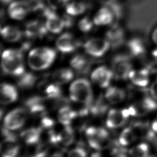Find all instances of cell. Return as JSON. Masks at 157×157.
Wrapping results in <instances>:
<instances>
[{
    "instance_id": "1",
    "label": "cell",
    "mask_w": 157,
    "mask_h": 157,
    "mask_svg": "<svg viewBox=\"0 0 157 157\" xmlns=\"http://www.w3.org/2000/svg\"><path fill=\"white\" fill-rule=\"evenodd\" d=\"M21 52V49H7L3 53L2 68L5 73L13 76L23 74L24 66Z\"/></svg>"
},
{
    "instance_id": "2",
    "label": "cell",
    "mask_w": 157,
    "mask_h": 157,
    "mask_svg": "<svg viewBox=\"0 0 157 157\" xmlns=\"http://www.w3.org/2000/svg\"><path fill=\"white\" fill-rule=\"evenodd\" d=\"M56 57V52L49 48L33 49L28 57V63L32 69L40 70L48 68Z\"/></svg>"
},
{
    "instance_id": "3",
    "label": "cell",
    "mask_w": 157,
    "mask_h": 157,
    "mask_svg": "<svg viewBox=\"0 0 157 157\" xmlns=\"http://www.w3.org/2000/svg\"><path fill=\"white\" fill-rule=\"evenodd\" d=\"M70 98L75 102L91 107L92 104V91L89 82L85 79L74 81L70 87Z\"/></svg>"
},
{
    "instance_id": "4",
    "label": "cell",
    "mask_w": 157,
    "mask_h": 157,
    "mask_svg": "<svg viewBox=\"0 0 157 157\" xmlns=\"http://www.w3.org/2000/svg\"><path fill=\"white\" fill-rule=\"evenodd\" d=\"M112 68L113 75L117 79L124 80L128 78L132 70V64L129 55L118 54L112 60Z\"/></svg>"
},
{
    "instance_id": "5",
    "label": "cell",
    "mask_w": 157,
    "mask_h": 157,
    "mask_svg": "<svg viewBox=\"0 0 157 157\" xmlns=\"http://www.w3.org/2000/svg\"><path fill=\"white\" fill-rule=\"evenodd\" d=\"M86 136L90 147L93 149L101 150L106 147L108 143V132L102 128L91 127L86 130Z\"/></svg>"
},
{
    "instance_id": "6",
    "label": "cell",
    "mask_w": 157,
    "mask_h": 157,
    "mask_svg": "<svg viewBox=\"0 0 157 157\" xmlns=\"http://www.w3.org/2000/svg\"><path fill=\"white\" fill-rule=\"evenodd\" d=\"M6 128L2 129L4 140L1 145L0 151L3 157L16 156L19 151V146L17 144L16 137L9 132Z\"/></svg>"
},
{
    "instance_id": "7",
    "label": "cell",
    "mask_w": 157,
    "mask_h": 157,
    "mask_svg": "<svg viewBox=\"0 0 157 157\" xmlns=\"http://www.w3.org/2000/svg\"><path fill=\"white\" fill-rule=\"evenodd\" d=\"M110 44L107 39L94 38L87 41L84 45L85 51L90 55L100 57L107 52Z\"/></svg>"
},
{
    "instance_id": "8",
    "label": "cell",
    "mask_w": 157,
    "mask_h": 157,
    "mask_svg": "<svg viewBox=\"0 0 157 157\" xmlns=\"http://www.w3.org/2000/svg\"><path fill=\"white\" fill-rule=\"evenodd\" d=\"M130 117L128 108L121 110L113 109L108 113L106 125L112 129L121 127L124 125Z\"/></svg>"
},
{
    "instance_id": "9",
    "label": "cell",
    "mask_w": 157,
    "mask_h": 157,
    "mask_svg": "<svg viewBox=\"0 0 157 157\" xmlns=\"http://www.w3.org/2000/svg\"><path fill=\"white\" fill-rule=\"evenodd\" d=\"M25 120V110L22 108H17L6 117L4 120V127L8 130L18 129L23 125Z\"/></svg>"
},
{
    "instance_id": "10",
    "label": "cell",
    "mask_w": 157,
    "mask_h": 157,
    "mask_svg": "<svg viewBox=\"0 0 157 157\" xmlns=\"http://www.w3.org/2000/svg\"><path fill=\"white\" fill-rule=\"evenodd\" d=\"M44 17L46 18V26L47 30L52 33L57 34L61 32L65 28L62 17H59L52 9L48 8Z\"/></svg>"
},
{
    "instance_id": "11",
    "label": "cell",
    "mask_w": 157,
    "mask_h": 157,
    "mask_svg": "<svg viewBox=\"0 0 157 157\" xmlns=\"http://www.w3.org/2000/svg\"><path fill=\"white\" fill-rule=\"evenodd\" d=\"M30 6L25 0L13 2L9 6L8 13L9 16L15 20L24 19L30 12Z\"/></svg>"
},
{
    "instance_id": "12",
    "label": "cell",
    "mask_w": 157,
    "mask_h": 157,
    "mask_svg": "<svg viewBox=\"0 0 157 157\" xmlns=\"http://www.w3.org/2000/svg\"><path fill=\"white\" fill-rule=\"evenodd\" d=\"M106 33V38L113 48H117L124 42V31L118 24L114 23Z\"/></svg>"
},
{
    "instance_id": "13",
    "label": "cell",
    "mask_w": 157,
    "mask_h": 157,
    "mask_svg": "<svg viewBox=\"0 0 157 157\" xmlns=\"http://www.w3.org/2000/svg\"><path fill=\"white\" fill-rule=\"evenodd\" d=\"M113 72L105 66L96 69L92 74L91 78L94 83L101 87H108L110 84Z\"/></svg>"
},
{
    "instance_id": "14",
    "label": "cell",
    "mask_w": 157,
    "mask_h": 157,
    "mask_svg": "<svg viewBox=\"0 0 157 157\" xmlns=\"http://www.w3.org/2000/svg\"><path fill=\"white\" fill-rule=\"evenodd\" d=\"M47 31L44 23L39 20H34L26 23L24 34L29 38H43L47 34Z\"/></svg>"
},
{
    "instance_id": "15",
    "label": "cell",
    "mask_w": 157,
    "mask_h": 157,
    "mask_svg": "<svg viewBox=\"0 0 157 157\" xmlns=\"http://www.w3.org/2000/svg\"><path fill=\"white\" fill-rule=\"evenodd\" d=\"M150 72L147 68L132 70L128 78L134 85L140 87H146L150 83Z\"/></svg>"
},
{
    "instance_id": "16",
    "label": "cell",
    "mask_w": 157,
    "mask_h": 157,
    "mask_svg": "<svg viewBox=\"0 0 157 157\" xmlns=\"http://www.w3.org/2000/svg\"><path fill=\"white\" fill-rule=\"evenodd\" d=\"M56 45L58 49L62 53H68L74 51L78 46V43L72 34L65 33L57 38Z\"/></svg>"
},
{
    "instance_id": "17",
    "label": "cell",
    "mask_w": 157,
    "mask_h": 157,
    "mask_svg": "<svg viewBox=\"0 0 157 157\" xmlns=\"http://www.w3.org/2000/svg\"><path fill=\"white\" fill-rule=\"evenodd\" d=\"M132 128L137 138L147 140H155V134L151 129V125L142 121H137L133 123Z\"/></svg>"
},
{
    "instance_id": "18",
    "label": "cell",
    "mask_w": 157,
    "mask_h": 157,
    "mask_svg": "<svg viewBox=\"0 0 157 157\" xmlns=\"http://www.w3.org/2000/svg\"><path fill=\"white\" fill-rule=\"evenodd\" d=\"M94 22L97 26L112 25L116 23L112 11L107 6H104L98 10L94 17Z\"/></svg>"
},
{
    "instance_id": "19",
    "label": "cell",
    "mask_w": 157,
    "mask_h": 157,
    "mask_svg": "<svg viewBox=\"0 0 157 157\" xmlns=\"http://www.w3.org/2000/svg\"><path fill=\"white\" fill-rule=\"evenodd\" d=\"M18 94L15 86L3 83L1 86V102L2 104H8L17 100Z\"/></svg>"
},
{
    "instance_id": "20",
    "label": "cell",
    "mask_w": 157,
    "mask_h": 157,
    "mask_svg": "<svg viewBox=\"0 0 157 157\" xmlns=\"http://www.w3.org/2000/svg\"><path fill=\"white\" fill-rule=\"evenodd\" d=\"M127 47L130 54L134 57H142L146 52L144 41L138 37H134L130 39L127 43Z\"/></svg>"
},
{
    "instance_id": "21",
    "label": "cell",
    "mask_w": 157,
    "mask_h": 157,
    "mask_svg": "<svg viewBox=\"0 0 157 157\" xmlns=\"http://www.w3.org/2000/svg\"><path fill=\"white\" fill-rule=\"evenodd\" d=\"M105 97L108 101L117 104L123 101L126 97V93L124 90L117 87H109L106 91Z\"/></svg>"
},
{
    "instance_id": "22",
    "label": "cell",
    "mask_w": 157,
    "mask_h": 157,
    "mask_svg": "<svg viewBox=\"0 0 157 157\" xmlns=\"http://www.w3.org/2000/svg\"><path fill=\"white\" fill-rule=\"evenodd\" d=\"M1 35L4 40L8 42L14 43L21 38L22 32L16 27L6 26L2 29Z\"/></svg>"
},
{
    "instance_id": "23",
    "label": "cell",
    "mask_w": 157,
    "mask_h": 157,
    "mask_svg": "<svg viewBox=\"0 0 157 157\" xmlns=\"http://www.w3.org/2000/svg\"><path fill=\"white\" fill-rule=\"evenodd\" d=\"M70 64L72 68L81 74H86L88 72L90 66L89 60L85 56L81 55L73 57Z\"/></svg>"
},
{
    "instance_id": "24",
    "label": "cell",
    "mask_w": 157,
    "mask_h": 157,
    "mask_svg": "<svg viewBox=\"0 0 157 157\" xmlns=\"http://www.w3.org/2000/svg\"><path fill=\"white\" fill-rule=\"evenodd\" d=\"M90 5L85 2L75 1L68 3L66 6L67 13L72 16L82 15L89 8Z\"/></svg>"
},
{
    "instance_id": "25",
    "label": "cell",
    "mask_w": 157,
    "mask_h": 157,
    "mask_svg": "<svg viewBox=\"0 0 157 157\" xmlns=\"http://www.w3.org/2000/svg\"><path fill=\"white\" fill-rule=\"evenodd\" d=\"M77 113L68 106H64L59 109L58 119L60 123L64 125H69L77 116Z\"/></svg>"
},
{
    "instance_id": "26",
    "label": "cell",
    "mask_w": 157,
    "mask_h": 157,
    "mask_svg": "<svg viewBox=\"0 0 157 157\" xmlns=\"http://www.w3.org/2000/svg\"><path fill=\"white\" fill-rule=\"evenodd\" d=\"M26 106L33 114H43L45 112V106L43 105V99L34 97L29 99L25 102Z\"/></svg>"
},
{
    "instance_id": "27",
    "label": "cell",
    "mask_w": 157,
    "mask_h": 157,
    "mask_svg": "<svg viewBox=\"0 0 157 157\" xmlns=\"http://www.w3.org/2000/svg\"><path fill=\"white\" fill-rule=\"evenodd\" d=\"M40 134V128H32L24 131L21 133V137L26 144H35L39 140Z\"/></svg>"
},
{
    "instance_id": "28",
    "label": "cell",
    "mask_w": 157,
    "mask_h": 157,
    "mask_svg": "<svg viewBox=\"0 0 157 157\" xmlns=\"http://www.w3.org/2000/svg\"><path fill=\"white\" fill-rule=\"evenodd\" d=\"M138 138L132 127L126 128L119 136V144L122 147L128 146L135 142Z\"/></svg>"
},
{
    "instance_id": "29",
    "label": "cell",
    "mask_w": 157,
    "mask_h": 157,
    "mask_svg": "<svg viewBox=\"0 0 157 157\" xmlns=\"http://www.w3.org/2000/svg\"><path fill=\"white\" fill-rule=\"evenodd\" d=\"M53 79L58 84L68 83L74 77L72 70L69 69H62L56 71L53 76Z\"/></svg>"
},
{
    "instance_id": "30",
    "label": "cell",
    "mask_w": 157,
    "mask_h": 157,
    "mask_svg": "<svg viewBox=\"0 0 157 157\" xmlns=\"http://www.w3.org/2000/svg\"><path fill=\"white\" fill-rule=\"evenodd\" d=\"M59 142L62 144L68 146L71 144L74 140V133L71 128L69 125L66 127L57 135Z\"/></svg>"
},
{
    "instance_id": "31",
    "label": "cell",
    "mask_w": 157,
    "mask_h": 157,
    "mask_svg": "<svg viewBox=\"0 0 157 157\" xmlns=\"http://www.w3.org/2000/svg\"><path fill=\"white\" fill-rule=\"evenodd\" d=\"M128 153L132 157H147L150 154V147L146 143H141L132 147Z\"/></svg>"
},
{
    "instance_id": "32",
    "label": "cell",
    "mask_w": 157,
    "mask_h": 157,
    "mask_svg": "<svg viewBox=\"0 0 157 157\" xmlns=\"http://www.w3.org/2000/svg\"><path fill=\"white\" fill-rule=\"evenodd\" d=\"M36 80V77L31 73L22 74L18 81V85L22 89H30L34 85Z\"/></svg>"
},
{
    "instance_id": "33",
    "label": "cell",
    "mask_w": 157,
    "mask_h": 157,
    "mask_svg": "<svg viewBox=\"0 0 157 157\" xmlns=\"http://www.w3.org/2000/svg\"><path fill=\"white\" fill-rule=\"evenodd\" d=\"M108 106L102 98L100 97L94 104H92L90 110L92 114L96 116H100L104 114L107 109Z\"/></svg>"
},
{
    "instance_id": "34",
    "label": "cell",
    "mask_w": 157,
    "mask_h": 157,
    "mask_svg": "<svg viewBox=\"0 0 157 157\" xmlns=\"http://www.w3.org/2000/svg\"><path fill=\"white\" fill-rule=\"evenodd\" d=\"M94 21L89 17H85L81 19L78 22L79 29L82 32L84 33H88L90 32L94 28Z\"/></svg>"
},
{
    "instance_id": "35",
    "label": "cell",
    "mask_w": 157,
    "mask_h": 157,
    "mask_svg": "<svg viewBox=\"0 0 157 157\" xmlns=\"http://www.w3.org/2000/svg\"><path fill=\"white\" fill-rule=\"evenodd\" d=\"M45 92L47 94V97L49 98H59L61 95V90L57 84H51L45 89Z\"/></svg>"
},
{
    "instance_id": "36",
    "label": "cell",
    "mask_w": 157,
    "mask_h": 157,
    "mask_svg": "<svg viewBox=\"0 0 157 157\" xmlns=\"http://www.w3.org/2000/svg\"><path fill=\"white\" fill-rule=\"evenodd\" d=\"M70 0H47V4L51 9L56 10L68 4Z\"/></svg>"
},
{
    "instance_id": "37",
    "label": "cell",
    "mask_w": 157,
    "mask_h": 157,
    "mask_svg": "<svg viewBox=\"0 0 157 157\" xmlns=\"http://www.w3.org/2000/svg\"><path fill=\"white\" fill-rule=\"evenodd\" d=\"M86 155V151L82 147H78L72 150L68 154V155L70 157H85Z\"/></svg>"
},
{
    "instance_id": "38",
    "label": "cell",
    "mask_w": 157,
    "mask_h": 157,
    "mask_svg": "<svg viewBox=\"0 0 157 157\" xmlns=\"http://www.w3.org/2000/svg\"><path fill=\"white\" fill-rule=\"evenodd\" d=\"M72 16L67 14V15H64L62 17V18L63 19L64 24H65V28H71L74 24V19L71 17Z\"/></svg>"
},
{
    "instance_id": "39",
    "label": "cell",
    "mask_w": 157,
    "mask_h": 157,
    "mask_svg": "<svg viewBox=\"0 0 157 157\" xmlns=\"http://www.w3.org/2000/svg\"><path fill=\"white\" fill-rule=\"evenodd\" d=\"M150 94V96L157 101V78L151 84Z\"/></svg>"
},
{
    "instance_id": "40",
    "label": "cell",
    "mask_w": 157,
    "mask_h": 157,
    "mask_svg": "<svg viewBox=\"0 0 157 157\" xmlns=\"http://www.w3.org/2000/svg\"><path fill=\"white\" fill-rule=\"evenodd\" d=\"M54 124V121L48 117H44L41 120V125L44 128H49L53 127Z\"/></svg>"
},
{
    "instance_id": "41",
    "label": "cell",
    "mask_w": 157,
    "mask_h": 157,
    "mask_svg": "<svg viewBox=\"0 0 157 157\" xmlns=\"http://www.w3.org/2000/svg\"><path fill=\"white\" fill-rule=\"evenodd\" d=\"M112 153L113 155L122 157V156H125L126 155L127 151H126V150L123 148V147H115L113 149Z\"/></svg>"
},
{
    "instance_id": "42",
    "label": "cell",
    "mask_w": 157,
    "mask_h": 157,
    "mask_svg": "<svg viewBox=\"0 0 157 157\" xmlns=\"http://www.w3.org/2000/svg\"><path fill=\"white\" fill-rule=\"evenodd\" d=\"M151 38L153 43L157 46V27H156L155 29L153 30L151 35Z\"/></svg>"
},
{
    "instance_id": "43",
    "label": "cell",
    "mask_w": 157,
    "mask_h": 157,
    "mask_svg": "<svg viewBox=\"0 0 157 157\" xmlns=\"http://www.w3.org/2000/svg\"><path fill=\"white\" fill-rule=\"evenodd\" d=\"M151 129L154 132L155 134H157V119L154 120L153 122L151 123Z\"/></svg>"
},
{
    "instance_id": "44",
    "label": "cell",
    "mask_w": 157,
    "mask_h": 157,
    "mask_svg": "<svg viewBox=\"0 0 157 157\" xmlns=\"http://www.w3.org/2000/svg\"><path fill=\"white\" fill-rule=\"evenodd\" d=\"M155 147H156V148L157 149V137H156L155 140Z\"/></svg>"
}]
</instances>
